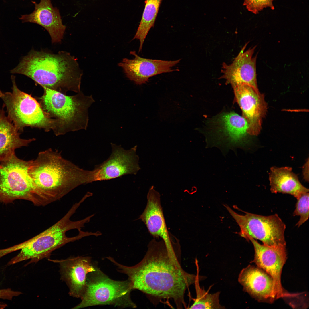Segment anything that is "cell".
Listing matches in <instances>:
<instances>
[{
	"instance_id": "9c48e42d",
	"label": "cell",
	"mask_w": 309,
	"mask_h": 309,
	"mask_svg": "<svg viewBox=\"0 0 309 309\" xmlns=\"http://www.w3.org/2000/svg\"><path fill=\"white\" fill-rule=\"evenodd\" d=\"M224 206L239 226L241 237L247 241L249 237L258 239L267 245L286 246V225L277 214L265 216L245 212L241 215Z\"/></svg>"
},
{
	"instance_id": "cb8c5ba5",
	"label": "cell",
	"mask_w": 309,
	"mask_h": 309,
	"mask_svg": "<svg viewBox=\"0 0 309 309\" xmlns=\"http://www.w3.org/2000/svg\"><path fill=\"white\" fill-rule=\"evenodd\" d=\"M309 193L302 194L298 199L295 209L293 213L294 216H300L296 226L300 227L309 218Z\"/></svg>"
},
{
	"instance_id": "7c38bea8",
	"label": "cell",
	"mask_w": 309,
	"mask_h": 309,
	"mask_svg": "<svg viewBox=\"0 0 309 309\" xmlns=\"http://www.w3.org/2000/svg\"><path fill=\"white\" fill-rule=\"evenodd\" d=\"M248 241L252 243L255 254L252 262L263 269L273 278L277 298L292 296L285 292L281 285V277L283 266L286 259V246H270L261 244L257 240L249 237Z\"/></svg>"
},
{
	"instance_id": "30bf717a",
	"label": "cell",
	"mask_w": 309,
	"mask_h": 309,
	"mask_svg": "<svg viewBox=\"0 0 309 309\" xmlns=\"http://www.w3.org/2000/svg\"><path fill=\"white\" fill-rule=\"evenodd\" d=\"M112 153L106 161L96 165L90 171L91 183L107 180L128 174L136 175L141 169L139 157L136 154L137 146L126 150L121 145L111 143Z\"/></svg>"
},
{
	"instance_id": "d4e9b609",
	"label": "cell",
	"mask_w": 309,
	"mask_h": 309,
	"mask_svg": "<svg viewBox=\"0 0 309 309\" xmlns=\"http://www.w3.org/2000/svg\"><path fill=\"white\" fill-rule=\"evenodd\" d=\"M273 0H244L243 5L248 11L256 14L267 7H270L272 10H274V8L273 3Z\"/></svg>"
},
{
	"instance_id": "2e32d148",
	"label": "cell",
	"mask_w": 309,
	"mask_h": 309,
	"mask_svg": "<svg viewBox=\"0 0 309 309\" xmlns=\"http://www.w3.org/2000/svg\"><path fill=\"white\" fill-rule=\"evenodd\" d=\"M34 10L31 13L21 16L22 23H36L44 28L48 32L52 43L62 41L66 27L62 23L59 10L54 7L51 0H40L37 3L32 1Z\"/></svg>"
},
{
	"instance_id": "7402d4cb",
	"label": "cell",
	"mask_w": 309,
	"mask_h": 309,
	"mask_svg": "<svg viewBox=\"0 0 309 309\" xmlns=\"http://www.w3.org/2000/svg\"><path fill=\"white\" fill-rule=\"evenodd\" d=\"M162 0H145V8L141 19L133 39L140 41L138 52L142 50L143 45L150 29L154 26L159 8Z\"/></svg>"
},
{
	"instance_id": "9a60e30c",
	"label": "cell",
	"mask_w": 309,
	"mask_h": 309,
	"mask_svg": "<svg viewBox=\"0 0 309 309\" xmlns=\"http://www.w3.org/2000/svg\"><path fill=\"white\" fill-rule=\"evenodd\" d=\"M130 54L134 56V59L123 58L118 65L123 69L126 77L137 84H145L150 78L158 74L179 70L172 68L181 59L168 61L144 58L138 56L134 51L131 52Z\"/></svg>"
},
{
	"instance_id": "5b68a950",
	"label": "cell",
	"mask_w": 309,
	"mask_h": 309,
	"mask_svg": "<svg viewBox=\"0 0 309 309\" xmlns=\"http://www.w3.org/2000/svg\"><path fill=\"white\" fill-rule=\"evenodd\" d=\"M43 95L35 98L43 111L58 122V136L70 132L86 130L88 122V109L95 102L92 95H85L80 91L68 96L42 87Z\"/></svg>"
},
{
	"instance_id": "ffe728a7",
	"label": "cell",
	"mask_w": 309,
	"mask_h": 309,
	"mask_svg": "<svg viewBox=\"0 0 309 309\" xmlns=\"http://www.w3.org/2000/svg\"><path fill=\"white\" fill-rule=\"evenodd\" d=\"M3 105L0 106V161L5 160L15 153V150L27 146L36 139L20 138L21 134L5 115Z\"/></svg>"
},
{
	"instance_id": "3957f363",
	"label": "cell",
	"mask_w": 309,
	"mask_h": 309,
	"mask_svg": "<svg viewBox=\"0 0 309 309\" xmlns=\"http://www.w3.org/2000/svg\"><path fill=\"white\" fill-rule=\"evenodd\" d=\"M28 174L38 193L48 204L60 199L77 187L89 183V171L49 148L32 160Z\"/></svg>"
},
{
	"instance_id": "ac0fdd59",
	"label": "cell",
	"mask_w": 309,
	"mask_h": 309,
	"mask_svg": "<svg viewBox=\"0 0 309 309\" xmlns=\"http://www.w3.org/2000/svg\"><path fill=\"white\" fill-rule=\"evenodd\" d=\"M60 265L62 277L70 289L69 294L76 298H82L86 288L87 274L95 271L96 266L89 257H78L55 260Z\"/></svg>"
},
{
	"instance_id": "6da1fadb",
	"label": "cell",
	"mask_w": 309,
	"mask_h": 309,
	"mask_svg": "<svg viewBox=\"0 0 309 309\" xmlns=\"http://www.w3.org/2000/svg\"><path fill=\"white\" fill-rule=\"evenodd\" d=\"M148 248L143 259L134 266L124 265L112 257L109 260L128 276L132 290L143 292L151 301L172 300L177 308H182L185 291L194 284L197 275L183 270L180 261L169 253L163 240L153 239Z\"/></svg>"
},
{
	"instance_id": "e0dca14e",
	"label": "cell",
	"mask_w": 309,
	"mask_h": 309,
	"mask_svg": "<svg viewBox=\"0 0 309 309\" xmlns=\"http://www.w3.org/2000/svg\"><path fill=\"white\" fill-rule=\"evenodd\" d=\"M238 281L245 292L259 301L270 302L277 299L273 278L258 266L249 265L243 268Z\"/></svg>"
},
{
	"instance_id": "5bb4252c",
	"label": "cell",
	"mask_w": 309,
	"mask_h": 309,
	"mask_svg": "<svg viewBox=\"0 0 309 309\" xmlns=\"http://www.w3.org/2000/svg\"><path fill=\"white\" fill-rule=\"evenodd\" d=\"M146 207L138 219L146 225L150 233L154 238L162 239L168 253L173 257H179V250H176L168 232L161 205L160 195L152 186L147 195Z\"/></svg>"
},
{
	"instance_id": "d6986e66",
	"label": "cell",
	"mask_w": 309,
	"mask_h": 309,
	"mask_svg": "<svg viewBox=\"0 0 309 309\" xmlns=\"http://www.w3.org/2000/svg\"><path fill=\"white\" fill-rule=\"evenodd\" d=\"M221 129L226 141L221 150L224 154L230 150L235 151L238 148H244V141L248 128L247 122L245 118L234 112L223 115L220 119Z\"/></svg>"
},
{
	"instance_id": "603a6c76",
	"label": "cell",
	"mask_w": 309,
	"mask_h": 309,
	"mask_svg": "<svg viewBox=\"0 0 309 309\" xmlns=\"http://www.w3.org/2000/svg\"><path fill=\"white\" fill-rule=\"evenodd\" d=\"M197 268V277L195 282L196 292V298L194 303L189 308L190 309H224L225 307L222 306L220 304L219 296L220 292L209 294L201 288L199 284V281L202 279L201 277L199 275V267L198 261L196 260Z\"/></svg>"
},
{
	"instance_id": "7a4b0ae2",
	"label": "cell",
	"mask_w": 309,
	"mask_h": 309,
	"mask_svg": "<svg viewBox=\"0 0 309 309\" xmlns=\"http://www.w3.org/2000/svg\"><path fill=\"white\" fill-rule=\"evenodd\" d=\"M10 72L25 75L42 87L64 94L81 91L82 72L76 58L66 52L31 49Z\"/></svg>"
},
{
	"instance_id": "484cf974",
	"label": "cell",
	"mask_w": 309,
	"mask_h": 309,
	"mask_svg": "<svg viewBox=\"0 0 309 309\" xmlns=\"http://www.w3.org/2000/svg\"><path fill=\"white\" fill-rule=\"evenodd\" d=\"M3 296V292L1 289H0V298H1Z\"/></svg>"
},
{
	"instance_id": "44dd1931",
	"label": "cell",
	"mask_w": 309,
	"mask_h": 309,
	"mask_svg": "<svg viewBox=\"0 0 309 309\" xmlns=\"http://www.w3.org/2000/svg\"><path fill=\"white\" fill-rule=\"evenodd\" d=\"M289 167L270 169L269 179L272 193H281L290 194L298 199L302 194L309 192L308 189L300 182L297 175Z\"/></svg>"
},
{
	"instance_id": "8fae6325",
	"label": "cell",
	"mask_w": 309,
	"mask_h": 309,
	"mask_svg": "<svg viewBox=\"0 0 309 309\" xmlns=\"http://www.w3.org/2000/svg\"><path fill=\"white\" fill-rule=\"evenodd\" d=\"M232 88L235 100L242 111L243 117L247 122V134L258 135L267 110L264 94L258 89L247 84L237 85Z\"/></svg>"
},
{
	"instance_id": "ba28073f",
	"label": "cell",
	"mask_w": 309,
	"mask_h": 309,
	"mask_svg": "<svg viewBox=\"0 0 309 309\" xmlns=\"http://www.w3.org/2000/svg\"><path fill=\"white\" fill-rule=\"evenodd\" d=\"M32 161L20 159L15 153L0 161V202L7 203L23 199L37 206L46 205L28 174Z\"/></svg>"
},
{
	"instance_id": "4fadbf2b",
	"label": "cell",
	"mask_w": 309,
	"mask_h": 309,
	"mask_svg": "<svg viewBox=\"0 0 309 309\" xmlns=\"http://www.w3.org/2000/svg\"><path fill=\"white\" fill-rule=\"evenodd\" d=\"M248 43L243 46L232 63L222 64L219 79L226 80L232 87L242 84L250 85L258 89L257 81L256 62L257 55L253 57L256 46L245 51Z\"/></svg>"
},
{
	"instance_id": "8992f818",
	"label": "cell",
	"mask_w": 309,
	"mask_h": 309,
	"mask_svg": "<svg viewBox=\"0 0 309 309\" xmlns=\"http://www.w3.org/2000/svg\"><path fill=\"white\" fill-rule=\"evenodd\" d=\"M12 75V92L0 90V98L3 102L7 116L21 132L26 127L43 129L46 132L56 131L58 122L51 118L43 110L36 98L20 90Z\"/></svg>"
},
{
	"instance_id": "52a82bcc",
	"label": "cell",
	"mask_w": 309,
	"mask_h": 309,
	"mask_svg": "<svg viewBox=\"0 0 309 309\" xmlns=\"http://www.w3.org/2000/svg\"><path fill=\"white\" fill-rule=\"evenodd\" d=\"M86 284L81 302L73 309L107 305L123 308L137 306L130 298L132 289L128 279L123 281L112 280L96 266L95 271L87 274Z\"/></svg>"
},
{
	"instance_id": "277c9868",
	"label": "cell",
	"mask_w": 309,
	"mask_h": 309,
	"mask_svg": "<svg viewBox=\"0 0 309 309\" xmlns=\"http://www.w3.org/2000/svg\"><path fill=\"white\" fill-rule=\"evenodd\" d=\"M82 200L75 203L60 220L48 229L21 244L20 252L11 259L9 265L31 259L37 262L49 256L58 248L70 242L86 237L96 236L97 233L82 231L84 224L94 216L92 214L77 221L70 220L81 204Z\"/></svg>"
}]
</instances>
